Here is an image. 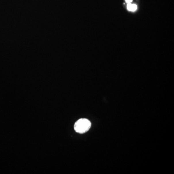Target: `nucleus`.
<instances>
[{"label": "nucleus", "instance_id": "obj_1", "mask_svg": "<svg viewBox=\"0 0 174 174\" xmlns=\"http://www.w3.org/2000/svg\"><path fill=\"white\" fill-rule=\"evenodd\" d=\"M91 127V122L86 118L79 119L74 125V130L79 133H85L89 130Z\"/></svg>", "mask_w": 174, "mask_h": 174}, {"label": "nucleus", "instance_id": "obj_2", "mask_svg": "<svg viewBox=\"0 0 174 174\" xmlns=\"http://www.w3.org/2000/svg\"><path fill=\"white\" fill-rule=\"evenodd\" d=\"M127 7L128 10L130 11H135L137 9L136 5L131 3H128Z\"/></svg>", "mask_w": 174, "mask_h": 174}, {"label": "nucleus", "instance_id": "obj_3", "mask_svg": "<svg viewBox=\"0 0 174 174\" xmlns=\"http://www.w3.org/2000/svg\"><path fill=\"white\" fill-rule=\"evenodd\" d=\"M125 2L127 3H131L132 2V0H125Z\"/></svg>", "mask_w": 174, "mask_h": 174}]
</instances>
